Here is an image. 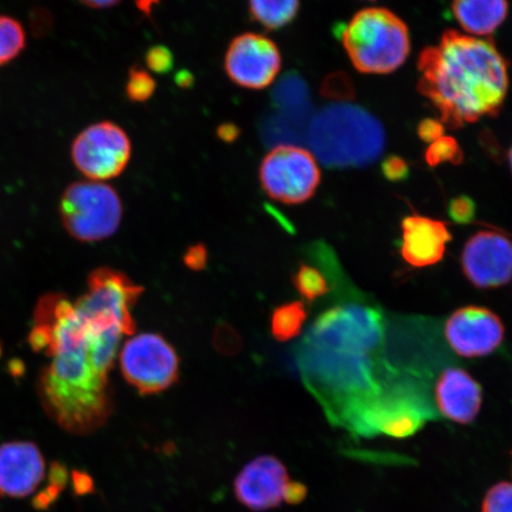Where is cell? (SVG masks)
Segmentation results:
<instances>
[{"label":"cell","instance_id":"32","mask_svg":"<svg viewBox=\"0 0 512 512\" xmlns=\"http://www.w3.org/2000/svg\"><path fill=\"white\" fill-rule=\"evenodd\" d=\"M49 484L56 486L62 491L66 489L69 475L67 467L59 462L51 463L49 466Z\"/></svg>","mask_w":512,"mask_h":512},{"label":"cell","instance_id":"25","mask_svg":"<svg viewBox=\"0 0 512 512\" xmlns=\"http://www.w3.org/2000/svg\"><path fill=\"white\" fill-rule=\"evenodd\" d=\"M144 61L150 72L164 75L170 73L171 69L174 68L175 57L171 49L162 46V44H157V46H152L146 50Z\"/></svg>","mask_w":512,"mask_h":512},{"label":"cell","instance_id":"10","mask_svg":"<svg viewBox=\"0 0 512 512\" xmlns=\"http://www.w3.org/2000/svg\"><path fill=\"white\" fill-rule=\"evenodd\" d=\"M460 266L469 283L480 290L508 285L512 280V241L494 230H480L466 241Z\"/></svg>","mask_w":512,"mask_h":512},{"label":"cell","instance_id":"31","mask_svg":"<svg viewBox=\"0 0 512 512\" xmlns=\"http://www.w3.org/2000/svg\"><path fill=\"white\" fill-rule=\"evenodd\" d=\"M309 494L306 485L300 482H288L284 491V501L290 505L303 503Z\"/></svg>","mask_w":512,"mask_h":512},{"label":"cell","instance_id":"18","mask_svg":"<svg viewBox=\"0 0 512 512\" xmlns=\"http://www.w3.org/2000/svg\"><path fill=\"white\" fill-rule=\"evenodd\" d=\"M307 312L302 302L280 305L275 309L271 319V330L279 342H288L302 334Z\"/></svg>","mask_w":512,"mask_h":512},{"label":"cell","instance_id":"15","mask_svg":"<svg viewBox=\"0 0 512 512\" xmlns=\"http://www.w3.org/2000/svg\"><path fill=\"white\" fill-rule=\"evenodd\" d=\"M435 402L446 419L469 425L482 409L483 389L466 370L447 368L435 384Z\"/></svg>","mask_w":512,"mask_h":512},{"label":"cell","instance_id":"30","mask_svg":"<svg viewBox=\"0 0 512 512\" xmlns=\"http://www.w3.org/2000/svg\"><path fill=\"white\" fill-rule=\"evenodd\" d=\"M61 492V489L49 484L32 499V505L36 510H48L60 498Z\"/></svg>","mask_w":512,"mask_h":512},{"label":"cell","instance_id":"16","mask_svg":"<svg viewBox=\"0 0 512 512\" xmlns=\"http://www.w3.org/2000/svg\"><path fill=\"white\" fill-rule=\"evenodd\" d=\"M508 0H452L460 27L471 35L490 36L508 16Z\"/></svg>","mask_w":512,"mask_h":512},{"label":"cell","instance_id":"26","mask_svg":"<svg viewBox=\"0 0 512 512\" xmlns=\"http://www.w3.org/2000/svg\"><path fill=\"white\" fill-rule=\"evenodd\" d=\"M447 213L454 222L470 223L476 216V203L469 196H458L448 203Z\"/></svg>","mask_w":512,"mask_h":512},{"label":"cell","instance_id":"37","mask_svg":"<svg viewBox=\"0 0 512 512\" xmlns=\"http://www.w3.org/2000/svg\"><path fill=\"white\" fill-rule=\"evenodd\" d=\"M194 79V75L188 72V70H183V72H179L176 75L177 86L181 88H190L194 85Z\"/></svg>","mask_w":512,"mask_h":512},{"label":"cell","instance_id":"19","mask_svg":"<svg viewBox=\"0 0 512 512\" xmlns=\"http://www.w3.org/2000/svg\"><path fill=\"white\" fill-rule=\"evenodd\" d=\"M293 285L307 303H315L330 291L328 278L320 268L302 262L293 274Z\"/></svg>","mask_w":512,"mask_h":512},{"label":"cell","instance_id":"35","mask_svg":"<svg viewBox=\"0 0 512 512\" xmlns=\"http://www.w3.org/2000/svg\"><path fill=\"white\" fill-rule=\"evenodd\" d=\"M137 9L144 17L151 19L153 16V10L160 4V0H134Z\"/></svg>","mask_w":512,"mask_h":512},{"label":"cell","instance_id":"14","mask_svg":"<svg viewBox=\"0 0 512 512\" xmlns=\"http://www.w3.org/2000/svg\"><path fill=\"white\" fill-rule=\"evenodd\" d=\"M400 253L413 268L432 267L444 259L452 234L448 223L413 213L401 222Z\"/></svg>","mask_w":512,"mask_h":512},{"label":"cell","instance_id":"33","mask_svg":"<svg viewBox=\"0 0 512 512\" xmlns=\"http://www.w3.org/2000/svg\"><path fill=\"white\" fill-rule=\"evenodd\" d=\"M185 264L194 270H202L206 266L207 252L202 246H196L189 248L187 254H185Z\"/></svg>","mask_w":512,"mask_h":512},{"label":"cell","instance_id":"11","mask_svg":"<svg viewBox=\"0 0 512 512\" xmlns=\"http://www.w3.org/2000/svg\"><path fill=\"white\" fill-rule=\"evenodd\" d=\"M445 337L448 345L465 358L485 357L501 347L505 338L502 319L486 307H460L447 318Z\"/></svg>","mask_w":512,"mask_h":512},{"label":"cell","instance_id":"8","mask_svg":"<svg viewBox=\"0 0 512 512\" xmlns=\"http://www.w3.org/2000/svg\"><path fill=\"white\" fill-rule=\"evenodd\" d=\"M70 156L88 181H110L123 174L130 164L132 142L123 127L113 121H100L76 136Z\"/></svg>","mask_w":512,"mask_h":512},{"label":"cell","instance_id":"39","mask_svg":"<svg viewBox=\"0 0 512 512\" xmlns=\"http://www.w3.org/2000/svg\"><path fill=\"white\" fill-rule=\"evenodd\" d=\"M371 2H374V0H371Z\"/></svg>","mask_w":512,"mask_h":512},{"label":"cell","instance_id":"7","mask_svg":"<svg viewBox=\"0 0 512 512\" xmlns=\"http://www.w3.org/2000/svg\"><path fill=\"white\" fill-rule=\"evenodd\" d=\"M119 362L124 379L142 395L163 393L178 381L179 357L175 348L152 332L127 339Z\"/></svg>","mask_w":512,"mask_h":512},{"label":"cell","instance_id":"27","mask_svg":"<svg viewBox=\"0 0 512 512\" xmlns=\"http://www.w3.org/2000/svg\"><path fill=\"white\" fill-rule=\"evenodd\" d=\"M382 174L390 182H401L409 176V166L405 159L398 156H390L381 166Z\"/></svg>","mask_w":512,"mask_h":512},{"label":"cell","instance_id":"12","mask_svg":"<svg viewBox=\"0 0 512 512\" xmlns=\"http://www.w3.org/2000/svg\"><path fill=\"white\" fill-rule=\"evenodd\" d=\"M290 476L286 466L273 456H261L249 462L234 480L238 502L254 512L280 507Z\"/></svg>","mask_w":512,"mask_h":512},{"label":"cell","instance_id":"38","mask_svg":"<svg viewBox=\"0 0 512 512\" xmlns=\"http://www.w3.org/2000/svg\"><path fill=\"white\" fill-rule=\"evenodd\" d=\"M508 160H509V164H510V169H511V172H512V146H511V149L508 153Z\"/></svg>","mask_w":512,"mask_h":512},{"label":"cell","instance_id":"2","mask_svg":"<svg viewBox=\"0 0 512 512\" xmlns=\"http://www.w3.org/2000/svg\"><path fill=\"white\" fill-rule=\"evenodd\" d=\"M418 69L419 93L451 130L497 117L507 98L508 62L491 40L446 30L421 51Z\"/></svg>","mask_w":512,"mask_h":512},{"label":"cell","instance_id":"36","mask_svg":"<svg viewBox=\"0 0 512 512\" xmlns=\"http://www.w3.org/2000/svg\"><path fill=\"white\" fill-rule=\"evenodd\" d=\"M87 8L95 10L111 9L121 3V0H79Z\"/></svg>","mask_w":512,"mask_h":512},{"label":"cell","instance_id":"28","mask_svg":"<svg viewBox=\"0 0 512 512\" xmlns=\"http://www.w3.org/2000/svg\"><path fill=\"white\" fill-rule=\"evenodd\" d=\"M445 126L435 119H424L418 126V136L422 142L432 144L444 136Z\"/></svg>","mask_w":512,"mask_h":512},{"label":"cell","instance_id":"29","mask_svg":"<svg viewBox=\"0 0 512 512\" xmlns=\"http://www.w3.org/2000/svg\"><path fill=\"white\" fill-rule=\"evenodd\" d=\"M72 486L74 494L78 497L91 495L95 491L94 479L87 472L81 470L72 472Z\"/></svg>","mask_w":512,"mask_h":512},{"label":"cell","instance_id":"13","mask_svg":"<svg viewBox=\"0 0 512 512\" xmlns=\"http://www.w3.org/2000/svg\"><path fill=\"white\" fill-rule=\"evenodd\" d=\"M46 477V460L30 441L0 445V496L24 498L34 494Z\"/></svg>","mask_w":512,"mask_h":512},{"label":"cell","instance_id":"24","mask_svg":"<svg viewBox=\"0 0 512 512\" xmlns=\"http://www.w3.org/2000/svg\"><path fill=\"white\" fill-rule=\"evenodd\" d=\"M482 512H512V483H497L486 492Z\"/></svg>","mask_w":512,"mask_h":512},{"label":"cell","instance_id":"34","mask_svg":"<svg viewBox=\"0 0 512 512\" xmlns=\"http://www.w3.org/2000/svg\"><path fill=\"white\" fill-rule=\"evenodd\" d=\"M217 138L223 143L232 144L241 136V130L238 125L233 123H224L217 127Z\"/></svg>","mask_w":512,"mask_h":512},{"label":"cell","instance_id":"17","mask_svg":"<svg viewBox=\"0 0 512 512\" xmlns=\"http://www.w3.org/2000/svg\"><path fill=\"white\" fill-rule=\"evenodd\" d=\"M300 11V0H248L251 21L266 31H278L290 25Z\"/></svg>","mask_w":512,"mask_h":512},{"label":"cell","instance_id":"21","mask_svg":"<svg viewBox=\"0 0 512 512\" xmlns=\"http://www.w3.org/2000/svg\"><path fill=\"white\" fill-rule=\"evenodd\" d=\"M157 81L149 73V70L134 64L128 69L125 85L126 98L133 104H144L155 95Z\"/></svg>","mask_w":512,"mask_h":512},{"label":"cell","instance_id":"6","mask_svg":"<svg viewBox=\"0 0 512 512\" xmlns=\"http://www.w3.org/2000/svg\"><path fill=\"white\" fill-rule=\"evenodd\" d=\"M259 182L275 202L297 206L313 196L322 182L317 158L302 146L280 144L262 158Z\"/></svg>","mask_w":512,"mask_h":512},{"label":"cell","instance_id":"20","mask_svg":"<svg viewBox=\"0 0 512 512\" xmlns=\"http://www.w3.org/2000/svg\"><path fill=\"white\" fill-rule=\"evenodd\" d=\"M27 36L22 24L15 18L0 15V67L5 66L22 53Z\"/></svg>","mask_w":512,"mask_h":512},{"label":"cell","instance_id":"9","mask_svg":"<svg viewBox=\"0 0 512 512\" xmlns=\"http://www.w3.org/2000/svg\"><path fill=\"white\" fill-rule=\"evenodd\" d=\"M283 67L278 44L260 32H243L228 44L224 73L234 85L262 91L272 85Z\"/></svg>","mask_w":512,"mask_h":512},{"label":"cell","instance_id":"1","mask_svg":"<svg viewBox=\"0 0 512 512\" xmlns=\"http://www.w3.org/2000/svg\"><path fill=\"white\" fill-rule=\"evenodd\" d=\"M143 292L124 273L101 267L75 302L59 293L38 302L29 344L49 360L38 395L64 431L92 434L111 418L110 373L121 341L136 332L132 310Z\"/></svg>","mask_w":512,"mask_h":512},{"label":"cell","instance_id":"22","mask_svg":"<svg viewBox=\"0 0 512 512\" xmlns=\"http://www.w3.org/2000/svg\"><path fill=\"white\" fill-rule=\"evenodd\" d=\"M425 159L432 168L446 163L459 165L463 163L464 152L456 139L443 136L427 147Z\"/></svg>","mask_w":512,"mask_h":512},{"label":"cell","instance_id":"4","mask_svg":"<svg viewBox=\"0 0 512 512\" xmlns=\"http://www.w3.org/2000/svg\"><path fill=\"white\" fill-rule=\"evenodd\" d=\"M341 40L352 66L362 74L393 73L411 53L406 23L384 8L358 11L344 25Z\"/></svg>","mask_w":512,"mask_h":512},{"label":"cell","instance_id":"23","mask_svg":"<svg viewBox=\"0 0 512 512\" xmlns=\"http://www.w3.org/2000/svg\"><path fill=\"white\" fill-rule=\"evenodd\" d=\"M322 96L336 101H350L355 98V88L347 74L335 73L329 75L323 82Z\"/></svg>","mask_w":512,"mask_h":512},{"label":"cell","instance_id":"3","mask_svg":"<svg viewBox=\"0 0 512 512\" xmlns=\"http://www.w3.org/2000/svg\"><path fill=\"white\" fill-rule=\"evenodd\" d=\"M310 142L317 157L330 168H361L374 163L386 146L379 120L364 108H325L311 125Z\"/></svg>","mask_w":512,"mask_h":512},{"label":"cell","instance_id":"5","mask_svg":"<svg viewBox=\"0 0 512 512\" xmlns=\"http://www.w3.org/2000/svg\"><path fill=\"white\" fill-rule=\"evenodd\" d=\"M123 214L118 191L105 182H75L61 196L63 226L72 238L82 242L111 238L118 232Z\"/></svg>","mask_w":512,"mask_h":512}]
</instances>
